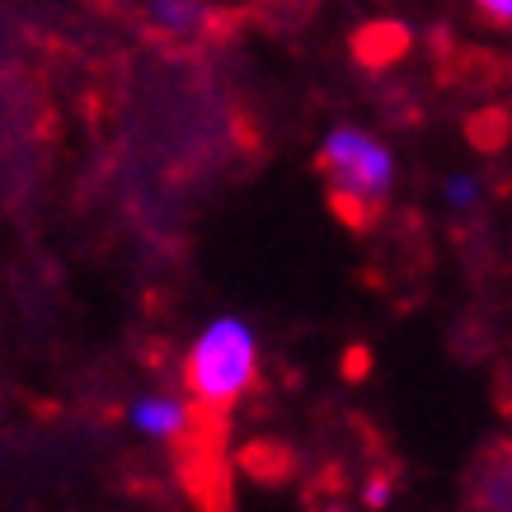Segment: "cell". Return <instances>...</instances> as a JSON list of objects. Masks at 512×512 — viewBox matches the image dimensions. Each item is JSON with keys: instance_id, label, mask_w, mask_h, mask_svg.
<instances>
[{"instance_id": "1", "label": "cell", "mask_w": 512, "mask_h": 512, "mask_svg": "<svg viewBox=\"0 0 512 512\" xmlns=\"http://www.w3.org/2000/svg\"><path fill=\"white\" fill-rule=\"evenodd\" d=\"M259 376V334L245 315H212L184 357V390L202 409H226Z\"/></svg>"}, {"instance_id": "2", "label": "cell", "mask_w": 512, "mask_h": 512, "mask_svg": "<svg viewBox=\"0 0 512 512\" xmlns=\"http://www.w3.org/2000/svg\"><path fill=\"white\" fill-rule=\"evenodd\" d=\"M320 170L329 188L353 207H381L395 188V151L357 123H339L320 137Z\"/></svg>"}, {"instance_id": "3", "label": "cell", "mask_w": 512, "mask_h": 512, "mask_svg": "<svg viewBox=\"0 0 512 512\" xmlns=\"http://www.w3.org/2000/svg\"><path fill=\"white\" fill-rule=\"evenodd\" d=\"M193 419V395H174V390H141L123 409V423L141 442H174Z\"/></svg>"}, {"instance_id": "4", "label": "cell", "mask_w": 512, "mask_h": 512, "mask_svg": "<svg viewBox=\"0 0 512 512\" xmlns=\"http://www.w3.org/2000/svg\"><path fill=\"white\" fill-rule=\"evenodd\" d=\"M146 24L165 38H198L207 29V5L202 0H146Z\"/></svg>"}, {"instance_id": "5", "label": "cell", "mask_w": 512, "mask_h": 512, "mask_svg": "<svg viewBox=\"0 0 512 512\" xmlns=\"http://www.w3.org/2000/svg\"><path fill=\"white\" fill-rule=\"evenodd\" d=\"M442 202H447L451 212H470L480 202V179L475 174H451L447 188H442Z\"/></svg>"}, {"instance_id": "6", "label": "cell", "mask_w": 512, "mask_h": 512, "mask_svg": "<svg viewBox=\"0 0 512 512\" xmlns=\"http://www.w3.org/2000/svg\"><path fill=\"white\" fill-rule=\"evenodd\" d=\"M475 10H480L489 24H503V29H512V0H470Z\"/></svg>"}]
</instances>
